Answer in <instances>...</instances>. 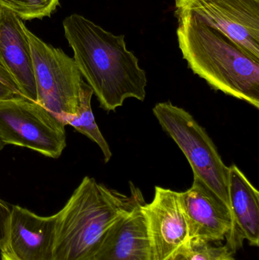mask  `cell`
<instances>
[{
    "label": "cell",
    "mask_w": 259,
    "mask_h": 260,
    "mask_svg": "<svg viewBox=\"0 0 259 260\" xmlns=\"http://www.w3.org/2000/svg\"><path fill=\"white\" fill-rule=\"evenodd\" d=\"M75 62L105 111H116L128 99L144 102L147 76L128 50L124 35H116L79 14L62 21Z\"/></svg>",
    "instance_id": "1"
},
{
    "label": "cell",
    "mask_w": 259,
    "mask_h": 260,
    "mask_svg": "<svg viewBox=\"0 0 259 260\" xmlns=\"http://www.w3.org/2000/svg\"><path fill=\"white\" fill-rule=\"evenodd\" d=\"M176 16L178 45L189 68L213 89L258 109V59L193 14Z\"/></svg>",
    "instance_id": "2"
},
{
    "label": "cell",
    "mask_w": 259,
    "mask_h": 260,
    "mask_svg": "<svg viewBox=\"0 0 259 260\" xmlns=\"http://www.w3.org/2000/svg\"><path fill=\"white\" fill-rule=\"evenodd\" d=\"M130 189V196H126L84 177L56 213L52 260L91 259L109 228L144 201L138 188L131 183Z\"/></svg>",
    "instance_id": "3"
},
{
    "label": "cell",
    "mask_w": 259,
    "mask_h": 260,
    "mask_svg": "<svg viewBox=\"0 0 259 260\" xmlns=\"http://www.w3.org/2000/svg\"><path fill=\"white\" fill-rule=\"evenodd\" d=\"M152 111L163 130L183 152L193 170V178L201 180L231 211L229 167L224 163L206 130L190 113L171 102L158 103Z\"/></svg>",
    "instance_id": "4"
},
{
    "label": "cell",
    "mask_w": 259,
    "mask_h": 260,
    "mask_svg": "<svg viewBox=\"0 0 259 260\" xmlns=\"http://www.w3.org/2000/svg\"><path fill=\"white\" fill-rule=\"evenodd\" d=\"M31 50L36 103L65 126L79 108L84 79L73 58L26 29Z\"/></svg>",
    "instance_id": "5"
},
{
    "label": "cell",
    "mask_w": 259,
    "mask_h": 260,
    "mask_svg": "<svg viewBox=\"0 0 259 260\" xmlns=\"http://www.w3.org/2000/svg\"><path fill=\"white\" fill-rule=\"evenodd\" d=\"M65 126L36 102L22 99L0 101V139L56 159L66 147Z\"/></svg>",
    "instance_id": "6"
},
{
    "label": "cell",
    "mask_w": 259,
    "mask_h": 260,
    "mask_svg": "<svg viewBox=\"0 0 259 260\" xmlns=\"http://www.w3.org/2000/svg\"><path fill=\"white\" fill-rule=\"evenodd\" d=\"M175 13H191L259 60V0H175Z\"/></svg>",
    "instance_id": "7"
},
{
    "label": "cell",
    "mask_w": 259,
    "mask_h": 260,
    "mask_svg": "<svg viewBox=\"0 0 259 260\" xmlns=\"http://www.w3.org/2000/svg\"><path fill=\"white\" fill-rule=\"evenodd\" d=\"M191 187L181 192L192 243H212L227 239L231 253L241 248L232 212L201 180L193 178Z\"/></svg>",
    "instance_id": "8"
},
{
    "label": "cell",
    "mask_w": 259,
    "mask_h": 260,
    "mask_svg": "<svg viewBox=\"0 0 259 260\" xmlns=\"http://www.w3.org/2000/svg\"><path fill=\"white\" fill-rule=\"evenodd\" d=\"M153 260H168L190 241L188 220L181 192L155 186V197L141 207Z\"/></svg>",
    "instance_id": "9"
},
{
    "label": "cell",
    "mask_w": 259,
    "mask_h": 260,
    "mask_svg": "<svg viewBox=\"0 0 259 260\" xmlns=\"http://www.w3.org/2000/svg\"><path fill=\"white\" fill-rule=\"evenodd\" d=\"M56 214L40 216L20 206H11L6 253L17 260H52Z\"/></svg>",
    "instance_id": "10"
},
{
    "label": "cell",
    "mask_w": 259,
    "mask_h": 260,
    "mask_svg": "<svg viewBox=\"0 0 259 260\" xmlns=\"http://www.w3.org/2000/svg\"><path fill=\"white\" fill-rule=\"evenodd\" d=\"M26 29L22 20L0 8V63L13 78L23 96L36 102L33 60Z\"/></svg>",
    "instance_id": "11"
},
{
    "label": "cell",
    "mask_w": 259,
    "mask_h": 260,
    "mask_svg": "<svg viewBox=\"0 0 259 260\" xmlns=\"http://www.w3.org/2000/svg\"><path fill=\"white\" fill-rule=\"evenodd\" d=\"M138 203L106 231L90 260H153L145 218Z\"/></svg>",
    "instance_id": "12"
},
{
    "label": "cell",
    "mask_w": 259,
    "mask_h": 260,
    "mask_svg": "<svg viewBox=\"0 0 259 260\" xmlns=\"http://www.w3.org/2000/svg\"><path fill=\"white\" fill-rule=\"evenodd\" d=\"M228 194L237 233L251 246L259 244V192L237 165L229 167Z\"/></svg>",
    "instance_id": "13"
},
{
    "label": "cell",
    "mask_w": 259,
    "mask_h": 260,
    "mask_svg": "<svg viewBox=\"0 0 259 260\" xmlns=\"http://www.w3.org/2000/svg\"><path fill=\"white\" fill-rule=\"evenodd\" d=\"M93 94L94 92L91 87L84 82L77 112L67 120L65 125L71 126L76 131L95 142L103 153L104 161L107 163L112 157V152L94 119L91 104Z\"/></svg>",
    "instance_id": "14"
},
{
    "label": "cell",
    "mask_w": 259,
    "mask_h": 260,
    "mask_svg": "<svg viewBox=\"0 0 259 260\" xmlns=\"http://www.w3.org/2000/svg\"><path fill=\"white\" fill-rule=\"evenodd\" d=\"M59 4L60 0H0V8L10 11L22 21L50 17Z\"/></svg>",
    "instance_id": "15"
},
{
    "label": "cell",
    "mask_w": 259,
    "mask_h": 260,
    "mask_svg": "<svg viewBox=\"0 0 259 260\" xmlns=\"http://www.w3.org/2000/svg\"><path fill=\"white\" fill-rule=\"evenodd\" d=\"M182 249L188 260H235L226 245L214 247L211 243L189 242Z\"/></svg>",
    "instance_id": "16"
},
{
    "label": "cell",
    "mask_w": 259,
    "mask_h": 260,
    "mask_svg": "<svg viewBox=\"0 0 259 260\" xmlns=\"http://www.w3.org/2000/svg\"><path fill=\"white\" fill-rule=\"evenodd\" d=\"M19 88L9 72L0 63V101L22 99Z\"/></svg>",
    "instance_id": "17"
},
{
    "label": "cell",
    "mask_w": 259,
    "mask_h": 260,
    "mask_svg": "<svg viewBox=\"0 0 259 260\" xmlns=\"http://www.w3.org/2000/svg\"><path fill=\"white\" fill-rule=\"evenodd\" d=\"M0 139V151L5 147ZM11 217V206L0 199V251L6 250L9 234V221Z\"/></svg>",
    "instance_id": "18"
},
{
    "label": "cell",
    "mask_w": 259,
    "mask_h": 260,
    "mask_svg": "<svg viewBox=\"0 0 259 260\" xmlns=\"http://www.w3.org/2000/svg\"><path fill=\"white\" fill-rule=\"evenodd\" d=\"M168 260H188V259H187V256H186L183 249L181 248L176 254L173 255V256L170 257Z\"/></svg>",
    "instance_id": "19"
},
{
    "label": "cell",
    "mask_w": 259,
    "mask_h": 260,
    "mask_svg": "<svg viewBox=\"0 0 259 260\" xmlns=\"http://www.w3.org/2000/svg\"><path fill=\"white\" fill-rule=\"evenodd\" d=\"M1 260H17L6 253H1Z\"/></svg>",
    "instance_id": "20"
}]
</instances>
